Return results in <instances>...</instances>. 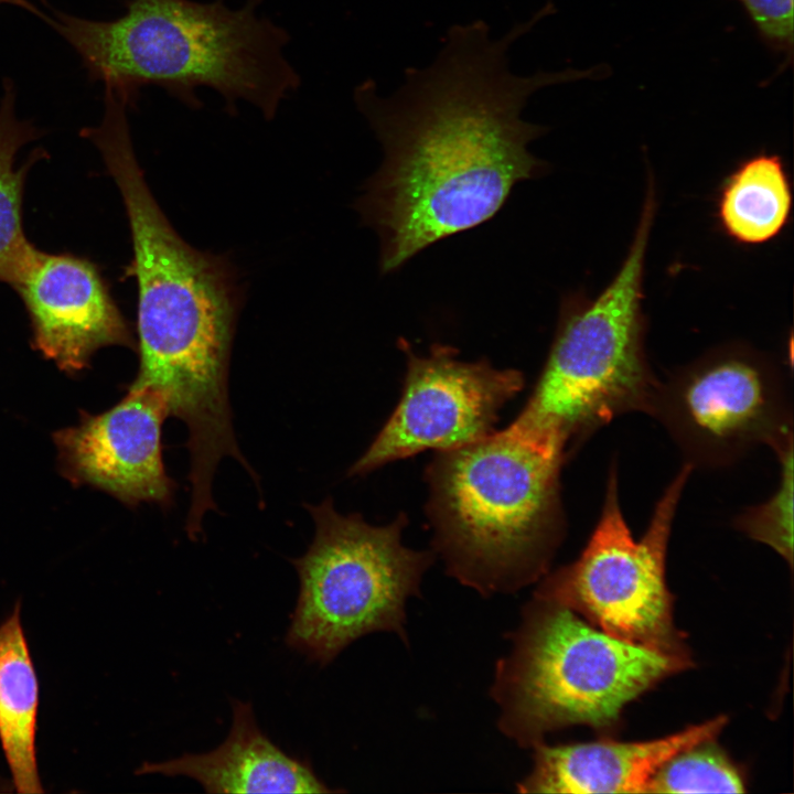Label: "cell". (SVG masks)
<instances>
[{"label":"cell","mask_w":794,"mask_h":794,"mask_svg":"<svg viewBox=\"0 0 794 794\" xmlns=\"http://www.w3.org/2000/svg\"><path fill=\"white\" fill-rule=\"evenodd\" d=\"M227 738L212 751L144 762L137 774L186 776L206 793H334L311 765L288 755L258 727L249 702L232 699Z\"/></svg>","instance_id":"obj_14"},{"label":"cell","mask_w":794,"mask_h":794,"mask_svg":"<svg viewBox=\"0 0 794 794\" xmlns=\"http://www.w3.org/2000/svg\"><path fill=\"white\" fill-rule=\"evenodd\" d=\"M406 355L401 397L348 475H364L427 450L444 451L492 432L501 409L524 387L521 371L496 368L485 357L465 362L458 351L433 344L418 355L400 339Z\"/></svg>","instance_id":"obj_10"},{"label":"cell","mask_w":794,"mask_h":794,"mask_svg":"<svg viewBox=\"0 0 794 794\" xmlns=\"http://www.w3.org/2000/svg\"><path fill=\"white\" fill-rule=\"evenodd\" d=\"M744 9L760 40L785 58L793 57V0H737Z\"/></svg>","instance_id":"obj_20"},{"label":"cell","mask_w":794,"mask_h":794,"mask_svg":"<svg viewBox=\"0 0 794 794\" xmlns=\"http://www.w3.org/2000/svg\"><path fill=\"white\" fill-rule=\"evenodd\" d=\"M557 450L505 429L437 451L425 472L433 554L483 597L540 580L565 537Z\"/></svg>","instance_id":"obj_4"},{"label":"cell","mask_w":794,"mask_h":794,"mask_svg":"<svg viewBox=\"0 0 794 794\" xmlns=\"http://www.w3.org/2000/svg\"><path fill=\"white\" fill-rule=\"evenodd\" d=\"M652 216L648 198L614 279L593 301L564 312L534 389L507 432L568 459L615 418L651 414L661 379L644 352L641 300Z\"/></svg>","instance_id":"obj_6"},{"label":"cell","mask_w":794,"mask_h":794,"mask_svg":"<svg viewBox=\"0 0 794 794\" xmlns=\"http://www.w3.org/2000/svg\"><path fill=\"white\" fill-rule=\"evenodd\" d=\"M304 506L315 533L305 554L291 559L299 594L287 645L324 666L369 633L393 632L408 643L406 603L419 596L436 555L403 544L407 516L374 526L358 513L340 514L330 497Z\"/></svg>","instance_id":"obj_7"},{"label":"cell","mask_w":794,"mask_h":794,"mask_svg":"<svg viewBox=\"0 0 794 794\" xmlns=\"http://www.w3.org/2000/svg\"><path fill=\"white\" fill-rule=\"evenodd\" d=\"M169 416L161 395L128 387L108 410L83 414L76 426L53 434L63 475L130 507L154 503L169 508L176 490L162 455V427Z\"/></svg>","instance_id":"obj_11"},{"label":"cell","mask_w":794,"mask_h":794,"mask_svg":"<svg viewBox=\"0 0 794 794\" xmlns=\"http://www.w3.org/2000/svg\"><path fill=\"white\" fill-rule=\"evenodd\" d=\"M691 745L667 760L647 783L645 793H741L740 769L713 742Z\"/></svg>","instance_id":"obj_18"},{"label":"cell","mask_w":794,"mask_h":794,"mask_svg":"<svg viewBox=\"0 0 794 794\" xmlns=\"http://www.w3.org/2000/svg\"><path fill=\"white\" fill-rule=\"evenodd\" d=\"M84 138L99 150L130 225L137 280L139 368L130 388L164 399L189 431L190 462L212 469L237 458L228 369L239 291L228 262L200 251L174 230L137 161L127 115L107 111Z\"/></svg>","instance_id":"obj_2"},{"label":"cell","mask_w":794,"mask_h":794,"mask_svg":"<svg viewBox=\"0 0 794 794\" xmlns=\"http://www.w3.org/2000/svg\"><path fill=\"white\" fill-rule=\"evenodd\" d=\"M0 3H8V4L21 7L22 9H25V10L39 15L40 18H42L44 20L46 17L45 14H43L40 10H37L34 6H32L26 0H0Z\"/></svg>","instance_id":"obj_21"},{"label":"cell","mask_w":794,"mask_h":794,"mask_svg":"<svg viewBox=\"0 0 794 794\" xmlns=\"http://www.w3.org/2000/svg\"><path fill=\"white\" fill-rule=\"evenodd\" d=\"M0 103V282L9 283L31 248L22 226V196L28 164L15 167L21 147L36 139L39 130L19 120L14 112V88L6 79Z\"/></svg>","instance_id":"obj_17"},{"label":"cell","mask_w":794,"mask_h":794,"mask_svg":"<svg viewBox=\"0 0 794 794\" xmlns=\"http://www.w3.org/2000/svg\"><path fill=\"white\" fill-rule=\"evenodd\" d=\"M780 480L771 496L741 512L733 522L751 539L773 548L788 566L793 564V438L775 450Z\"/></svg>","instance_id":"obj_19"},{"label":"cell","mask_w":794,"mask_h":794,"mask_svg":"<svg viewBox=\"0 0 794 794\" xmlns=\"http://www.w3.org/2000/svg\"><path fill=\"white\" fill-rule=\"evenodd\" d=\"M20 614L17 602L0 624V743L15 791L40 794L35 745L39 680Z\"/></svg>","instance_id":"obj_15"},{"label":"cell","mask_w":794,"mask_h":794,"mask_svg":"<svg viewBox=\"0 0 794 794\" xmlns=\"http://www.w3.org/2000/svg\"><path fill=\"white\" fill-rule=\"evenodd\" d=\"M9 285L25 305L35 350L60 369L77 373L108 345L137 351L127 322L90 261L31 246Z\"/></svg>","instance_id":"obj_12"},{"label":"cell","mask_w":794,"mask_h":794,"mask_svg":"<svg viewBox=\"0 0 794 794\" xmlns=\"http://www.w3.org/2000/svg\"><path fill=\"white\" fill-rule=\"evenodd\" d=\"M264 0L229 8L225 0H127L112 21L52 10L47 22L76 51L90 81L125 94L131 106L146 85L163 88L189 108L208 87L229 115L243 100L272 119L301 77L286 58L290 34L257 14Z\"/></svg>","instance_id":"obj_3"},{"label":"cell","mask_w":794,"mask_h":794,"mask_svg":"<svg viewBox=\"0 0 794 794\" xmlns=\"http://www.w3.org/2000/svg\"><path fill=\"white\" fill-rule=\"evenodd\" d=\"M509 639L491 696L501 732L523 748L575 725L612 730L626 704L691 664L616 639L537 597Z\"/></svg>","instance_id":"obj_5"},{"label":"cell","mask_w":794,"mask_h":794,"mask_svg":"<svg viewBox=\"0 0 794 794\" xmlns=\"http://www.w3.org/2000/svg\"><path fill=\"white\" fill-rule=\"evenodd\" d=\"M554 12L548 1L495 40L482 20L452 25L434 61L407 68L391 95L382 96L373 79L354 88L355 105L384 150L356 202L379 236L383 273L489 221L516 183L540 172L543 162L527 147L547 129L522 118L535 92L608 75L604 64L532 75L509 71L514 42Z\"/></svg>","instance_id":"obj_1"},{"label":"cell","mask_w":794,"mask_h":794,"mask_svg":"<svg viewBox=\"0 0 794 794\" xmlns=\"http://www.w3.org/2000/svg\"><path fill=\"white\" fill-rule=\"evenodd\" d=\"M792 193L782 160L758 154L725 181L718 201L722 228L733 239L758 245L774 238L787 223Z\"/></svg>","instance_id":"obj_16"},{"label":"cell","mask_w":794,"mask_h":794,"mask_svg":"<svg viewBox=\"0 0 794 794\" xmlns=\"http://www.w3.org/2000/svg\"><path fill=\"white\" fill-rule=\"evenodd\" d=\"M650 416L693 470L729 466L757 447L775 451L793 438L785 373L743 350L709 354L661 379Z\"/></svg>","instance_id":"obj_9"},{"label":"cell","mask_w":794,"mask_h":794,"mask_svg":"<svg viewBox=\"0 0 794 794\" xmlns=\"http://www.w3.org/2000/svg\"><path fill=\"white\" fill-rule=\"evenodd\" d=\"M727 723L719 716L677 733L643 742H597L534 749L530 772L517 783L522 793H645L656 771L672 757L715 739Z\"/></svg>","instance_id":"obj_13"},{"label":"cell","mask_w":794,"mask_h":794,"mask_svg":"<svg viewBox=\"0 0 794 794\" xmlns=\"http://www.w3.org/2000/svg\"><path fill=\"white\" fill-rule=\"evenodd\" d=\"M691 471L684 463L637 540L622 513L614 460L600 517L584 549L573 562L547 572L535 597L573 611L616 639L693 662L674 624L673 600L665 580L672 527Z\"/></svg>","instance_id":"obj_8"}]
</instances>
